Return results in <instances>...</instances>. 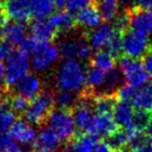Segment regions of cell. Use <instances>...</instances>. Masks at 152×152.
I'll return each instance as SVG.
<instances>
[{
    "instance_id": "6da1fadb",
    "label": "cell",
    "mask_w": 152,
    "mask_h": 152,
    "mask_svg": "<svg viewBox=\"0 0 152 152\" xmlns=\"http://www.w3.org/2000/svg\"><path fill=\"white\" fill-rule=\"evenodd\" d=\"M56 85L58 91L70 93L83 91L86 87V71L81 64L74 58L64 61L57 73Z\"/></svg>"
},
{
    "instance_id": "7a4b0ae2",
    "label": "cell",
    "mask_w": 152,
    "mask_h": 152,
    "mask_svg": "<svg viewBox=\"0 0 152 152\" xmlns=\"http://www.w3.org/2000/svg\"><path fill=\"white\" fill-rule=\"evenodd\" d=\"M54 94L48 90H42L41 93L30 102L25 113L26 121L34 125H42L48 120L51 113L54 110Z\"/></svg>"
},
{
    "instance_id": "3957f363",
    "label": "cell",
    "mask_w": 152,
    "mask_h": 152,
    "mask_svg": "<svg viewBox=\"0 0 152 152\" xmlns=\"http://www.w3.org/2000/svg\"><path fill=\"white\" fill-rule=\"evenodd\" d=\"M119 64L120 70L122 71L128 86L132 87L133 89H137L143 88L147 83L149 76L144 69L141 61L122 55L119 58Z\"/></svg>"
},
{
    "instance_id": "277c9868",
    "label": "cell",
    "mask_w": 152,
    "mask_h": 152,
    "mask_svg": "<svg viewBox=\"0 0 152 152\" xmlns=\"http://www.w3.org/2000/svg\"><path fill=\"white\" fill-rule=\"evenodd\" d=\"M48 123L61 141L68 142L75 133V120L72 110H53L48 118Z\"/></svg>"
},
{
    "instance_id": "5b68a950",
    "label": "cell",
    "mask_w": 152,
    "mask_h": 152,
    "mask_svg": "<svg viewBox=\"0 0 152 152\" xmlns=\"http://www.w3.org/2000/svg\"><path fill=\"white\" fill-rule=\"evenodd\" d=\"M5 80L4 83L7 88L15 86L21 78L27 75L29 70V63L27 56L23 55L20 52H14L5 64Z\"/></svg>"
},
{
    "instance_id": "8992f818",
    "label": "cell",
    "mask_w": 152,
    "mask_h": 152,
    "mask_svg": "<svg viewBox=\"0 0 152 152\" xmlns=\"http://www.w3.org/2000/svg\"><path fill=\"white\" fill-rule=\"evenodd\" d=\"M152 49L150 40L133 31L123 34V54L131 58H143Z\"/></svg>"
},
{
    "instance_id": "52a82bcc",
    "label": "cell",
    "mask_w": 152,
    "mask_h": 152,
    "mask_svg": "<svg viewBox=\"0 0 152 152\" xmlns=\"http://www.w3.org/2000/svg\"><path fill=\"white\" fill-rule=\"evenodd\" d=\"M59 51L56 46L40 42L36 52L32 54L31 66L38 72L46 71L57 61Z\"/></svg>"
},
{
    "instance_id": "ba28073f",
    "label": "cell",
    "mask_w": 152,
    "mask_h": 152,
    "mask_svg": "<svg viewBox=\"0 0 152 152\" xmlns=\"http://www.w3.org/2000/svg\"><path fill=\"white\" fill-rule=\"evenodd\" d=\"M127 15L129 17V25L131 31L141 36L147 37L152 32V15L145 10L137 7L127 9Z\"/></svg>"
},
{
    "instance_id": "9c48e42d",
    "label": "cell",
    "mask_w": 152,
    "mask_h": 152,
    "mask_svg": "<svg viewBox=\"0 0 152 152\" xmlns=\"http://www.w3.org/2000/svg\"><path fill=\"white\" fill-rule=\"evenodd\" d=\"M115 34H116V30L112 24L103 23L95 29L86 32L83 38L87 40L92 49L101 50L102 48H105L107 46Z\"/></svg>"
},
{
    "instance_id": "30bf717a",
    "label": "cell",
    "mask_w": 152,
    "mask_h": 152,
    "mask_svg": "<svg viewBox=\"0 0 152 152\" xmlns=\"http://www.w3.org/2000/svg\"><path fill=\"white\" fill-rule=\"evenodd\" d=\"M4 10L9 18L19 23H28L32 17L30 0H5Z\"/></svg>"
},
{
    "instance_id": "8fae6325",
    "label": "cell",
    "mask_w": 152,
    "mask_h": 152,
    "mask_svg": "<svg viewBox=\"0 0 152 152\" xmlns=\"http://www.w3.org/2000/svg\"><path fill=\"white\" fill-rule=\"evenodd\" d=\"M97 137L81 131H75L73 137L67 142L64 152H94L97 143Z\"/></svg>"
},
{
    "instance_id": "7c38bea8",
    "label": "cell",
    "mask_w": 152,
    "mask_h": 152,
    "mask_svg": "<svg viewBox=\"0 0 152 152\" xmlns=\"http://www.w3.org/2000/svg\"><path fill=\"white\" fill-rule=\"evenodd\" d=\"M14 87L17 95L22 96L27 100H34L42 91L41 80L34 74L25 75Z\"/></svg>"
},
{
    "instance_id": "4fadbf2b",
    "label": "cell",
    "mask_w": 152,
    "mask_h": 152,
    "mask_svg": "<svg viewBox=\"0 0 152 152\" xmlns=\"http://www.w3.org/2000/svg\"><path fill=\"white\" fill-rule=\"evenodd\" d=\"M59 141L50 127H43L34 142V152H54L58 148Z\"/></svg>"
},
{
    "instance_id": "5bb4252c",
    "label": "cell",
    "mask_w": 152,
    "mask_h": 152,
    "mask_svg": "<svg viewBox=\"0 0 152 152\" xmlns=\"http://www.w3.org/2000/svg\"><path fill=\"white\" fill-rule=\"evenodd\" d=\"M32 37L41 43H50L58 36L57 30L52 25L50 20H36L31 24Z\"/></svg>"
},
{
    "instance_id": "9a60e30c",
    "label": "cell",
    "mask_w": 152,
    "mask_h": 152,
    "mask_svg": "<svg viewBox=\"0 0 152 152\" xmlns=\"http://www.w3.org/2000/svg\"><path fill=\"white\" fill-rule=\"evenodd\" d=\"M11 135L13 139L24 145H29L36 140V130L26 121L18 119L13 123L11 127Z\"/></svg>"
},
{
    "instance_id": "2e32d148",
    "label": "cell",
    "mask_w": 152,
    "mask_h": 152,
    "mask_svg": "<svg viewBox=\"0 0 152 152\" xmlns=\"http://www.w3.org/2000/svg\"><path fill=\"white\" fill-rule=\"evenodd\" d=\"M49 20L55 27V29L57 30L58 34H67V32L74 30L76 27H78L76 17H74L73 14L68 11L57 12V13L53 14Z\"/></svg>"
},
{
    "instance_id": "e0dca14e",
    "label": "cell",
    "mask_w": 152,
    "mask_h": 152,
    "mask_svg": "<svg viewBox=\"0 0 152 152\" xmlns=\"http://www.w3.org/2000/svg\"><path fill=\"white\" fill-rule=\"evenodd\" d=\"M76 21L78 26L88 28V29H94L101 25L103 20L95 5L90 4L89 7H85L77 14Z\"/></svg>"
},
{
    "instance_id": "ac0fdd59",
    "label": "cell",
    "mask_w": 152,
    "mask_h": 152,
    "mask_svg": "<svg viewBox=\"0 0 152 152\" xmlns=\"http://www.w3.org/2000/svg\"><path fill=\"white\" fill-rule=\"evenodd\" d=\"M118 103V98L116 94L102 93L96 92L94 97V110L98 115H110L114 114V110Z\"/></svg>"
},
{
    "instance_id": "d6986e66",
    "label": "cell",
    "mask_w": 152,
    "mask_h": 152,
    "mask_svg": "<svg viewBox=\"0 0 152 152\" xmlns=\"http://www.w3.org/2000/svg\"><path fill=\"white\" fill-rule=\"evenodd\" d=\"M25 34V27L23 24L14 21L12 23H7V25L0 34V38L10 43L12 46H15L19 45L26 38Z\"/></svg>"
},
{
    "instance_id": "ffe728a7",
    "label": "cell",
    "mask_w": 152,
    "mask_h": 152,
    "mask_svg": "<svg viewBox=\"0 0 152 152\" xmlns=\"http://www.w3.org/2000/svg\"><path fill=\"white\" fill-rule=\"evenodd\" d=\"M131 103L137 110L152 114V83H147L141 90L135 92Z\"/></svg>"
},
{
    "instance_id": "44dd1931",
    "label": "cell",
    "mask_w": 152,
    "mask_h": 152,
    "mask_svg": "<svg viewBox=\"0 0 152 152\" xmlns=\"http://www.w3.org/2000/svg\"><path fill=\"white\" fill-rule=\"evenodd\" d=\"M118 129L116 121L110 115H96L94 133L95 137H105Z\"/></svg>"
},
{
    "instance_id": "7402d4cb",
    "label": "cell",
    "mask_w": 152,
    "mask_h": 152,
    "mask_svg": "<svg viewBox=\"0 0 152 152\" xmlns=\"http://www.w3.org/2000/svg\"><path fill=\"white\" fill-rule=\"evenodd\" d=\"M93 4L104 21L115 19L119 14L118 0H94Z\"/></svg>"
},
{
    "instance_id": "603a6c76",
    "label": "cell",
    "mask_w": 152,
    "mask_h": 152,
    "mask_svg": "<svg viewBox=\"0 0 152 152\" xmlns=\"http://www.w3.org/2000/svg\"><path fill=\"white\" fill-rule=\"evenodd\" d=\"M104 91L102 93L116 94L120 88L124 86V75L120 69L114 68L107 72L104 80Z\"/></svg>"
},
{
    "instance_id": "cb8c5ba5",
    "label": "cell",
    "mask_w": 152,
    "mask_h": 152,
    "mask_svg": "<svg viewBox=\"0 0 152 152\" xmlns=\"http://www.w3.org/2000/svg\"><path fill=\"white\" fill-rule=\"evenodd\" d=\"M133 114H134V110L130 103L119 101L113 115H114V120L116 121L117 125L127 126L132 120Z\"/></svg>"
},
{
    "instance_id": "d4e9b609",
    "label": "cell",
    "mask_w": 152,
    "mask_h": 152,
    "mask_svg": "<svg viewBox=\"0 0 152 152\" xmlns=\"http://www.w3.org/2000/svg\"><path fill=\"white\" fill-rule=\"evenodd\" d=\"M32 16L37 20L46 19L54 11V1L53 0H30Z\"/></svg>"
},
{
    "instance_id": "484cf974",
    "label": "cell",
    "mask_w": 152,
    "mask_h": 152,
    "mask_svg": "<svg viewBox=\"0 0 152 152\" xmlns=\"http://www.w3.org/2000/svg\"><path fill=\"white\" fill-rule=\"evenodd\" d=\"M90 65L96 67L102 71H110L116 66V58L104 50H99L93 54Z\"/></svg>"
},
{
    "instance_id": "4316f807",
    "label": "cell",
    "mask_w": 152,
    "mask_h": 152,
    "mask_svg": "<svg viewBox=\"0 0 152 152\" xmlns=\"http://www.w3.org/2000/svg\"><path fill=\"white\" fill-rule=\"evenodd\" d=\"M107 137L108 145L115 152H124L129 147V139L125 130L117 129Z\"/></svg>"
},
{
    "instance_id": "83f0119b",
    "label": "cell",
    "mask_w": 152,
    "mask_h": 152,
    "mask_svg": "<svg viewBox=\"0 0 152 152\" xmlns=\"http://www.w3.org/2000/svg\"><path fill=\"white\" fill-rule=\"evenodd\" d=\"M105 75L104 71L98 69L96 67L90 65L86 72V83L87 87L90 89L96 91L98 87H101L105 80Z\"/></svg>"
},
{
    "instance_id": "f1b7e54d",
    "label": "cell",
    "mask_w": 152,
    "mask_h": 152,
    "mask_svg": "<svg viewBox=\"0 0 152 152\" xmlns=\"http://www.w3.org/2000/svg\"><path fill=\"white\" fill-rule=\"evenodd\" d=\"M16 121V115L10 107L9 102L0 103V134L7 133Z\"/></svg>"
},
{
    "instance_id": "f546056e",
    "label": "cell",
    "mask_w": 152,
    "mask_h": 152,
    "mask_svg": "<svg viewBox=\"0 0 152 152\" xmlns=\"http://www.w3.org/2000/svg\"><path fill=\"white\" fill-rule=\"evenodd\" d=\"M79 43H80V41L75 40V39H66V40L61 41L57 47L59 51V55L66 61L74 58L77 55Z\"/></svg>"
},
{
    "instance_id": "4dcf8cb0",
    "label": "cell",
    "mask_w": 152,
    "mask_h": 152,
    "mask_svg": "<svg viewBox=\"0 0 152 152\" xmlns=\"http://www.w3.org/2000/svg\"><path fill=\"white\" fill-rule=\"evenodd\" d=\"M76 98H77V96L75 97L73 93L66 91H58L57 94L54 95L55 105L58 107V110H72L76 104Z\"/></svg>"
},
{
    "instance_id": "1f68e13d",
    "label": "cell",
    "mask_w": 152,
    "mask_h": 152,
    "mask_svg": "<svg viewBox=\"0 0 152 152\" xmlns=\"http://www.w3.org/2000/svg\"><path fill=\"white\" fill-rule=\"evenodd\" d=\"M9 104L14 114L21 117L22 115H25V113L27 112L28 106H29L30 103L29 100H27L26 98L15 94V95H11Z\"/></svg>"
},
{
    "instance_id": "d6a6232c",
    "label": "cell",
    "mask_w": 152,
    "mask_h": 152,
    "mask_svg": "<svg viewBox=\"0 0 152 152\" xmlns=\"http://www.w3.org/2000/svg\"><path fill=\"white\" fill-rule=\"evenodd\" d=\"M106 48V52L110 53L112 56L115 58H120L123 54V34H119L116 31L115 36L110 40V42L107 44Z\"/></svg>"
},
{
    "instance_id": "836d02e7",
    "label": "cell",
    "mask_w": 152,
    "mask_h": 152,
    "mask_svg": "<svg viewBox=\"0 0 152 152\" xmlns=\"http://www.w3.org/2000/svg\"><path fill=\"white\" fill-rule=\"evenodd\" d=\"M150 116H151L150 113L137 110L134 112V114H133L132 120H131V122L128 125H130L131 127L135 128L137 130L143 131L146 128V126H147L148 122H149Z\"/></svg>"
},
{
    "instance_id": "e575fe53",
    "label": "cell",
    "mask_w": 152,
    "mask_h": 152,
    "mask_svg": "<svg viewBox=\"0 0 152 152\" xmlns=\"http://www.w3.org/2000/svg\"><path fill=\"white\" fill-rule=\"evenodd\" d=\"M39 44H40V42L36 40L34 37H27L18 45V52L22 53L23 55L28 57L29 55H32L36 52Z\"/></svg>"
},
{
    "instance_id": "d590c367",
    "label": "cell",
    "mask_w": 152,
    "mask_h": 152,
    "mask_svg": "<svg viewBox=\"0 0 152 152\" xmlns=\"http://www.w3.org/2000/svg\"><path fill=\"white\" fill-rule=\"evenodd\" d=\"M134 94H135V89H133L132 87H130L128 85H124L122 88H120L117 91L116 95L117 98H118V101L131 103Z\"/></svg>"
},
{
    "instance_id": "8d00e7d4",
    "label": "cell",
    "mask_w": 152,
    "mask_h": 152,
    "mask_svg": "<svg viewBox=\"0 0 152 152\" xmlns=\"http://www.w3.org/2000/svg\"><path fill=\"white\" fill-rule=\"evenodd\" d=\"M92 0H67L66 1V9L71 14L77 13L83 10L85 7H89L91 4Z\"/></svg>"
},
{
    "instance_id": "74e56055",
    "label": "cell",
    "mask_w": 152,
    "mask_h": 152,
    "mask_svg": "<svg viewBox=\"0 0 152 152\" xmlns=\"http://www.w3.org/2000/svg\"><path fill=\"white\" fill-rule=\"evenodd\" d=\"M76 56L83 61H91L92 56H93V52H92V47L89 45V43L80 41L78 51H77V55H76Z\"/></svg>"
},
{
    "instance_id": "f35d334b",
    "label": "cell",
    "mask_w": 152,
    "mask_h": 152,
    "mask_svg": "<svg viewBox=\"0 0 152 152\" xmlns=\"http://www.w3.org/2000/svg\"><path fill=\"white\" fill-rule=\"evenodd\" d=\"M13 53V46L0 38V61L7 59Z\"/></svg>"
},
{
    "instance_id": "ab89813d",
    "label": "cell",
    "mask_w": 152,
    "mask_h": 152,
    "mask_svg": "<svg viewBox=\"0 0 152 152\" xmlns=\"http://www.w3.org/2000/svg\"><path fill=\"white\" fill-rule=\"evenodd\" d=\"M143 66L148 76L152 78V49L143 57Z\"/></svg>"
},
{
    "instance_id": "60d3db41",
    "label": "cell",
    "mask_w": 152,
    "mask_h": 152,
    "mask_svg": "<svg viewBox=\"0 0 152 152\" xmlns=\"http://www.w3.org/2000/svg\"><path fill=\"white\" fill-rule=\"evenodd\" d=\"M13 137L11 135V133H3L0 134V152L3 151L5 148H7L12 143H13Z\"/></svg>"
},
{
    "instance_id": "b9f144b4",
    "label": "cell",
    "mask_w": 152,
    "mask_h": 152,
    "mask_svg": "<svg viewBox=\"0 0 152 152\" xmlns=\"http://www.w3.org/2000/svg\"><path fill=\"white\" fill-rule=\"evenodd\" d=\"M94 152H115V151L113 150V148L108 145L107 142L99 141L97 143V145H96Z\"/></svg>"
},
{
    "instance_id": "7bdbcfd3",
    "label": "cell",
    "mask_w": 152,
    "mask_h": 152,
    "mask_svg": "<svg viewBox=\"0 0 152 152\" xmlns=\"http://www.w3.org/2000/svg\"><path fill=\"white\" fill-rule=\"evenodd\" d=\"M9 16H7V12H5L4 9L0 10V34H1V31H2L3 29H4V27L7 25V23H9Z\"/></svg>"
},
{
    "instance_id": "ee69618b",
    "label": "cell",
    "mask_w": 152,
    "mask_h": 152,
    "mask_svg": "<svg viewBox=\"0 0 152 152\" xmlns=\"http://www.w3.org/2000/svg\"><path fill=\"white\" fill-rule=\"evenodd\" d=\"M130 152H152V141L147 142L146 144L134 148V149H131Z\"/></svg>"
},
{
    "instance_id": "f6af8a7d",
    "label": "cell",
    "mask_w": 152,
    "mask_h": 152,
    "mask_svg": "<svg viewBox=\"0 0 152 152\" xmlns=\"http://www.w3.org/2000/svg\"><path fill=\"white\" fill-rule=\"evenodd\" d=\"M134 7H139L142 10H147L152 7V0H135V5Z\"/></svg>"
},
{
    "instance_id": "bcb514c9",
    "label": "cell",
    "mask_w": 152,
    "mask_h": 152,
    "mask_svg": "<svg viewBox=\"0 0 152 152\" xmlns=\"http://www.w3.org/2000/svg\"><path fill=\"white\" fill-rule=\"evenodd\" d=\"M1 152H25V151H24L22 148H20L19 146L15 143V142H13V143H12L9 147L5 148V149L3 150V151H1Z\"/></svg>"
},
{
    "instance_id": "7dc6e473",
    "label": "cell",
    "mask_w": 152,
    "mask_h": 152,
    "mask_svg": "<svg viewBox=\"0 0 152 152\" xmlns=\"http://www.w3.org/2000/svg\"><path fill=\"white\" fill-rule=\"evenodd\" d=\"M145 130H146V134H147V137L152 141V114H151V116H150L149 122H148Z\"/></svg>"
},
{
    "instance_id": "c3c4849f",
    "label": "cell",
    "mask_w": 152,
    "mask_h": 152,
    "mask_svg": "<svg viewBox=\"0 0 152 152\" xmlns=\"http://www.w3.org/2000/svg\"><path fill=\"white\" fill-rule=\"evenodd\" d=\"M54 1V4L56 7H58V9H61V7H64L66 5V1L67 0H53Z\"/></svg>"
},
{
    "instance_id": "681fc988",
    "label": "cell",
    "mask_w": 152,
    "mask_h": 152,
    "mask_svg": "<svg viewBox=\"0 0 152 152\" xmlns=\"http://www.w3.org/2000/svg\"><path fill=\"white\" fill-rule=\"evenodd\" d=\"M4 75H5V68H4V66H3V64L0 61V83L2 81Z\"/></svg>"
},
{
    "instance_id": "f907efd6",
    "label": "cell",
    "mask_w": 152,
    "mask_h": 152,
    "mask_svg": "<svg viewBox=\"0 0 152 152\" xmlns=\"http://www.w3.org/2000/svg\"><path fill=\"white\" fill-rule=\"evenodd\" d=\"M4 4H5V0H0V10L4 9Z\"/></svg>"
},
{
    "instance_id": "816d5d0a",
    "label": "cell",
    "mask_w": 152,
    "mask_h": 152,
    "mask_svg": "<svg viewBox=\"0 0 152 152\" xmlns=\"http://www.w3.org/2000/svg\"><path fill=\"white\" fill-rule=\"evenodd\" d=\"M150 43H151V47H152V32L150 34Z\"/></svg>"
},
{
    "instance_id": "f5cc1de1",
    "label": "cell",
    "mask_w": 152,
    "mask_h": 152,
    "mask_svg": "<svg viewBox=\"0 0 152 152\" xmlns=\"http://www.w3.org/2000/svg\"><path fill=\"white\" fill-rule=\"evenodd\" d=\"M120 1H123V2H129L131 0H120Z\"/></svg>"
},
{
    "instance_id": "db71d44e",
    "label": "cell",
    "mask_w": 152,
    "mask_h": 152,
    "mask_svg": "<svg viewBox=\"0 0 152 152\" xmlns=\"http://www.w3.org/2000/svg\"><path fill=\"white\" fill-rule=\"evenodd\" d=\"M149 13H150V14H151V15H152V7H151V9L149 10Z\"/></svg>"
}]
</instances>
